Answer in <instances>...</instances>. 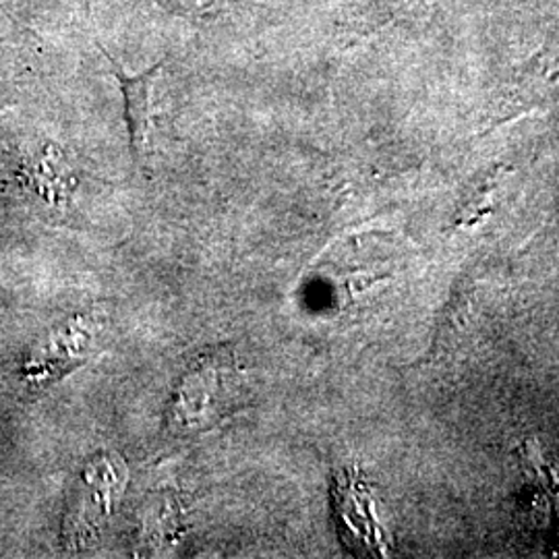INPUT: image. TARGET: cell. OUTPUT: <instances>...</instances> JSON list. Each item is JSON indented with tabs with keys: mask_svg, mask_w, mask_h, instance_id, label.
<instances>
[{
	"mask_svg": "<svg viewBox=\"0 0 559 559\" xmlns=\"http://www.w3.org/2000/svg\"><path fill=\"white\" fill-rule=\"evenodd\" d=\"M98 50L106 62H110V73L119 83L122 102H124V120L129 131V150L131 158L138 168H143L147 156V141L152 131V96H154V83L162 73L164 60L154 62L145 71L138 75L124 73L117 60L108 55V50L98 41Z\"/></svg>",
	"mask_w": 559,
	"mask_h": 559,
	"instance_id": "7a4b0ae2",
	"label": "cell"
},
{
	"mask_svg": "<svg viewBox=\"0 0 559 559\" xmlns=\"http://www.w3.org/2000/svg\"><path fill=\"white\" fill-rule=\"evenodd\" d=\"M332 500L344 545L357 556H385L388 545L373 512L369 487L362 483L359 473H338L332 485Z\"/></svg>",
	"mask_w": 559,
	"mask_h": 559,
	"instance_id": "6da1fadb",
	"label": "cell"
}]
</instances>
